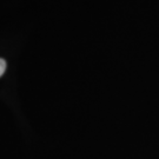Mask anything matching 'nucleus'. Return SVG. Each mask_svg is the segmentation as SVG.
<instances>
[{"label": "nucleus", "mask_w": 159, "mask_h": 159, "mask_svg": "<svg viewBox=\"0 0 159 159\" xmlns=\"http://www.w3.org/2000/svg\"><path fill=\"white\" fill-rule=\"evenodd\" d=\"M6 67H7V64H6V61L4 60V59H1V58H0V77L5 73Z\"/></svg>", "instance_id": "1"}]
</instances>
